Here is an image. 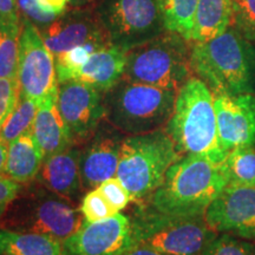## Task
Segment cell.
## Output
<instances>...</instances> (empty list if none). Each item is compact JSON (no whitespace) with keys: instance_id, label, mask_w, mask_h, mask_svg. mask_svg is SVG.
<instances>
[{"instance_id":"cell-18","label":"cell","mask_w":255,"mask_h":255,"mask_svg":"<svg viewBox=\"0 0 255 255\" xmlns=\"http://www.w3.org/2000/svg\"><path fill=\"white\" fill-rule=\"evenodd\" d=\"M127 52L122 47L108 44L95 51L87 62L73 73L71 79L90 84L104 94L123 77Z\"/></svg>"},{"instance_id":"cell-12","label":"cell","mask_w":255,"mask_h":255,"mask_svg":"<svg viewBox=\"0 0 255 255\" xmlns=\"http://www.w3.org/2000/svg\"><path fill=\"white\" fill-rule=\"evenodd\" d=\"M57 103L72 145L87 143L105 120L104 94L84 82L59 83Z\"/></svg>"},{"instance_id":"cell-33","label":"cell","mask_w":255,"mask_h":255,"mask_svg":"<svg viewBox=\"0 0 255 255\" xmlns=\"http://www.w3.org/2000/svg\"><path fill=\"white\" fill-rule=\"evenodd\" d=\"M17 2L18 7L23 12L24 17L36 25L39 31L49 26L58 17L57 14L47 13V12L43 11L37 4V0H17Z\"/></svg>"},{"instance_id":"cell-21","label":"cell","mask_w":255,"mask_h":255,"mask_svg":"<svg viewBox=\"0 0 255 255\" xmlns=\"http://www.w3.org/2000/svg\"><path fill=\"white\" fill-rule=\"evenodd\" d=\"M232 25V0H199L191 40L209 41Z\"/></svg>"},{"instance_id":"cell-16","label":"cell","mask_w":255,"mask_h":255,"mask_svg":"<svg viewBox=\"0 0 255 255\" xmlns=\"http://www.w3.org/2000/svg\"><path fill=\"white\" fill-rule=\"evenodd\" d=\"M214 105L223 151L255 146V95L214 96Z\"/></svg>"},{"instance_id":"cell-22","label":"cell","mask_w":255,"mask_h":255,"mask_svg":"<svg viewBox=\"0 0 255 255\" xmlns=\"http://www.w3.org/2000/svg\"><path fill=\"white\" fill-rule=\"evenodd\" d=\"M0 255H62V242L47 235L0 229Z\"/></svg>"},{"instance_id":"cell-24","label":"cell","mask_w":255,"mask_h":255,"mask_svg":"<svg viewBox=\"0 0 255 255\" xmlns=\"http://www.w3.org/2000/svg\"><path fill=\"white\" fill-rule=\"evenodd\" d=\"M21 20L0 18V78H18Z\"/></svg>"},{"instance_id":"cell-15","label":"cell","mask_w":255,"mask_h":255,"mask_svg":"<svg viewBox=\"0 0 255 255\" xmlns=\"http://www.w3.org/2000/svg\"><path fill=\"white\" fill-rule=\"evenodd\" d=\"M122 133L108 121H103L81 150L79 169L83 189H96L104 181L116 176L124 139Z\"/></svg>"},{"instance_id":"cell-8","label":"cell","mask_w":255,"mask_h":255,"mask_svg":"<svg viewBox=\"0 0 255 255\" xmlns=\"http://www.w3.org/2000/svg\"><path fill=\"white\" fill-rule=\"evenodd\" d=\"M11 212L8 227L11 231L47 235L59 242L66 240L84 223L81 209L71 201L57 195L47 188H33L17 196L7 207Z\"/></svg>"},{"instance_id":"cell-6","label":"cell","mask_w":255,"mask_h":255,"mask_svg":"<svg viewBox=\"0 0 255 255\" xmlns=\"http://www.w3.org/2000/svg\"><path fill=\"white\" fill-rule=\"evenodd\" d=\"M191 73L188 40L165 31L128 51L123 78L178 91Z\"/></svg>"},{"instance_id":"cell-39","label":"cell","mask_w":255,"mask_h":255,"mask_svg":"<svg viewBox=\"0 0 255 255\" xmlns=\"http://www.w3.org/2000/svg\"><path fill=\"white\" fill-rule=\"evenodd\" d=\"M122 255H169V254H165V253H162V252L152 250V248H150V247L135 246L130 251L126 252V253Z\"/></svg>"},{"instance_id":"cell-20","label":"cell","mask_w":255,"mask_h":255,"mask_svg":"<svg viewBox=\"0 0 255 255\" xmlns=\"http://www.w3.org/2000/svg\"><path fill=\"white\" fill-rule=\"evenodd\" d=\"M43 159L40 148L30 130L8 144L5 175L20 184L30 183L37 178Z\"/></svg>"},{"instance_id":"cell-11","label":"cell","mask_w":255,"mask_h":255,"mask_svg":"<svg viewBox=\"0 0 255 255\" xmlns=\"http://www.w3.org/2000/svg\"><path fill=\"white\" fill-rule=\"evenodd\" d=\"M137 246L131 216L117 213L96 222L84 221L62 244V255H122Z\"/></svg>"},{"instance_id":"cell-38","label":"cell","mask_w":255,"mask_h":255,"mask_svg":"<svg viewBox=\"0 0 255 255\" xmlns=\"http://www.w3.org/2000/svg\"><path fill=\"white\" fill-rule=\"evenodd\" d=\"M8 144L0 137V176H6V163H7Z\"/></svg>"},{"instance_id":"cell-35","label":"cell","mask_w":255,"mask_h":255,"mask_svg":"<svg viewBox=\"0 0 255 255\" xmlns=\"http://www.w3.org/2000/svg\"><path fill=\"white\" fill-rule=\"evenodd\" d=\"M0 18L20 21L17 0H0Z\"/></svg>"},{"instance_id":"cell-14","label":"cell","mask_w":255,"mask_h":255,"mask_svg":"<svg viewBox=\"0 0 255 255\" xmlns=\"http://www.w3.org/2000/svg\"><path fill=\"white\" fill-rule=\"evenodd\" d=\"M39 32L55 57L88 43L111 44L95 9L70 7Z\"/></svg>"},{"instance_id":"cell-19","label":"cell","mask_w":255,"mask_h":255,"mask_svg":"<svg viewBox=\"0 0 255 255\" xmlns=\"http://www.w3.org/2000/svg\"><path fill=\"white\" fill-rule=\"evenodd\" d=\"M58 94L39 105L32 126V133L44 158L58 154L72 145L68 127L58 109Z\"/></svg>"},{"instance_id":"cell-10","label":"cell","mask_w":255,"mask_h":255,"mask_svg":"<svg viewBox=\"0 0 255 255\" xmlns=\"http://www.w3.org/2000/svg\"><path fill=\"white\" fill-rule=\"evenodd\" d=\"M18 83L20 95L39 105L58 94L55 56L46 47L36 25L25 17L21 19Z\"/></svg>"},{"instance_id":"cell-26","label":"cell","mask_w":255,"mask_h":255,"mask_svg":"<svg viewBox=\"0 0 255 255\" xmlns=\"http://www.w3.org/2000/svg\"><path fill=\"white\" fill-rule=\"evenodd\" d=\"M39 109V104L19 94L17 104L0 130V137L9 144L18 137L30 131Z\"/></svg>"},{"instance_id":"cell-17","label":"cell","mask_w":255,"mask_h":255,"mask_svg":"<svg viewBox=\"0 0 255 255\" xmlns=\"http://www.w3.org/2000/svg\"><path fill=\"white\" fill-rule=\"evenodd\" d=\"M79 156L81 150L76 145L47 156L43 159L37 178L47 189L72 202L77 199L83 188Z\"/></svg>"},{"instance_id":"cell-1","label":"cell","mask_w":255,"mask_h":255,"mask_svg":"<svg viewBox=\"0 0 255 255\" xmlns=\"http://www.w3.org/2000/svg\"><path fill=\"white\" fill-rule=\"evenodd\" d=\"M227 186L223 163L203 155H184L169 168L161 186L137 203L159 214L200 216Z\"/></svg>"},{"instance_id":"cell-2","label":"cell","mask_w":255,"mask_h":255,"mask_svg":"<svg viewBox=\"0 0 255 255\" xmlns=\"http://www.w3.org/2000/svg\"><path fill=\"white\" fill-rule=\"evenodd\" d=\"M191 71L214 96L255 91V46L231 25L219 37L190 47Z\"/></svg>"},{"instance_id":"cell-9","label":"cell","mask_w":255,"mask_h":255,"mask_svg":"<svg viewBox=\"0 0 255 255\" xmlns=\"http://www.w3.org/2000/svg\"><path fill=\"white\" fill-rule=\"evenodd\" d=\"M95 11L110 43L127 51L167 31L159 0H102Z\"/></svg>"},{"instance_id":"cell-36","label":"cell","mask_w":255,"mask_h":255,"mask_svg":"<svg viewBox=\"0 0 255 255\" xmlns=\"http://www.w3.org/2000/svg\"><path fill=\"white\" fill-rule=\"evenodd\" d=\"M37 4L47 13L60 15L68 7L69 0H37Z\"/></svg>"},{"instance_id":"cell-32","label":"cell","mask_w":255,"mask_h":255,"mask_svg":"<svg viewBox=\"0 0 255 255\" xmlns=\"http://www.w3.org/2000/svg\"><path fill=\"white\" fill-rule=\"evenodd\" d=\"M19 94L18 78H0V130L13 111Z\"/></svg>"},{"instance_id":"cell-13","label":"cell","mask_w":255,"mask_h":255,"mask_svg":"<svg viewBox=\"0 0 255 255\" xmlns=\"http://www.w3.org/2000/svg\"><path fill=\"white\" fill-rule=\"evenodd\" d=\"M205 220L219 234L255 240V187L228 184L207 208Z\"/></svg>"},{"instance_id":"cell-5","label":"cell","mask_w":255,"mask_h":255,"mask_svg":"<svg viewBox=\"0 0 255 255\" xmlns=\"http://www.w3.org/2000/svg\"><path fill=\"white\" fill-rule=\"evenodd\" d=\"M182 156L165 128L130 135L123 139L116 176L132 201H142L161 186L169 168Z\"/></svg>"},{"instance_id":"cell-3","label":"cell","mask_w":255,"mask_h":255,"mask_svg":"<svg viewBox=\"0 0 255 255\" xmlns=\"http://www.w3.org/2000/svg\"><path fill=\"white\" fill-rule=\"evenodd\" d=\"M165 130L181 154L203 155L218 163L227 157L219 142L214 95L200 78H189L177 91Z\"/></svg>"},{"instance_id":"cell-25","label":"cell","mask_w":255,"mask_h":255,"mask_svg":"<svg viewBox=\"0 0 255 255\" xmlns=\"http://www.w3.org/2000/svg\"><path fill=\"white\" fill-rule=\"evenodd\" d=\"M228 184L255 187V146H242L232 150L226 157Z\"/></svg>"},{"instance_id":"cell-29","label":"cell","mask_w":255,"mask_h":255,"mask_svg":"<svg viewBox=\"0 0 255 255\" xmlns=\"http://www.w3.org/2000/svg\"><path fill=\"white\" fill-rule=\"evenodd\" d=\"M203 255H255V245L250 240L221 233Z\"/></svg>"},{"instance_id":"cell-30","label":"cell","mask_w":255,"mask_h":255,"mask_svg":"<svg viewBox=\"0 0 255 255\" xmlns=\"http://www.w3.org/2000/svg\"><path fill=\"white\" fill-rule=\"evenodd\" d=\"M81 213L87 222L102 221L110 216L117 214L114 207L105 199L98 188L89 190V193L83 197L81 205Z\"/></svg>"},{"instance_id":"cell-27","label":"cell","mask_w":255,"mask_h":255,"mask_svg":"<svg viewBox=\"0 0 255 255\" xmlns=\"http://www.w3.org/2000/svg\"><path fill=\"white\" fill-rule=\"evenodd\" d=\"M108 44L102 43H88L84 45L73 47L71 50L60 53L56 58V70L57 78L59 83L71 81L73 73L81 68V66L89 59L95 51L102 49Z\"/></svg>"},{"instance_id":"cell-28","label":"cell","mask_w":255,"mask_h":255,"mask_svg":"<svg viewBox=\"0 0 255 255\" xmlns=\"http://www.w3.org/2000/svg\"><path fill=\"white\" fill-rule=\"evenodd\" d=\"M232 25L255 43V0H232Z\"/></svg>"},{"instance_id":"cell-31","label":"cell","mask_w":255,"mask_h":255,"mask_svg":"<svg viewBox=\"0 0 255 255\" xmlns=\"http://www.w3.org/2000/svg\"><path fill=\"white\" fill-rule=\"evenodd\" d=\"M98 189L105 196V199L109 201L110 205L114 207L117 213L126 209L127 206L132 201L131 194L117 176L104 181L98 186Z\"/></svg>"},{"instance_id":"cell-4","label":"cell","mask_w":255,"mask_h":255,"mask_svg":"<svg viewBox=\"0 0 255 255\" xmlns=\"http://www.w3.org/2000/svg\"><path fill=\"white\" fill-rule=\"evenodd\" d=\"M177 91L121 78L104 92L105 121L128 135H142L167 126Z\"/></svg>"},{"instance_id":"cell-37","label":"cell","mask_w":255,"mask_h":255,"mask_svg":"<svg viewBox=\"0 0 255 255\" xmlns=\"http://www.w3.org/2000/svg\"><path fill=\"white\" fill-rule=\"evenodd\" d=\"M102 0H69V6L71 8L95 9L100 5Z\"/></svg>"},{"instance_id":"cell-23","label":"cell","mask_w":255,"mask_h":255,"mask_svg":"<svg viewBox=\"0 0 255 255\" xmlns=\"http://www.w3.org/2000/svg\"><path fill=\"white\" fill-rule=\"evenodd\" d=\"M199 0H159L164 27L190 41Z\"/></svg>"},{"instance_id":"cell-34","label":"cell","mask_w":255,"mask_h":255,"mask_svg":"<svg viewBox=\"0 0 255 255\" xmlns=\"http://www.w3.org/2000/svg\"><path fill=\"white\" fill-rule=\"evenodd\" d=\"M20 190V183L7 176H0V215L4 214L7 207L17 199Z\"/></svg>"},{"instance_id":"cell-7","label":"cell","mask_w":255,"mask_h":255,"mask_svg":"<svg viewBox=\"0 0 255 255\" xmlns=\"http://www.w3.org/2000/svg\"><path fill=\"white\" fill-rule=\"evenodd\" d=\"M131 219L137 246L150 247L169 255H203L219 235L209 227L205 215H164L137 203Z\"/></svg>"}]
</instances>
